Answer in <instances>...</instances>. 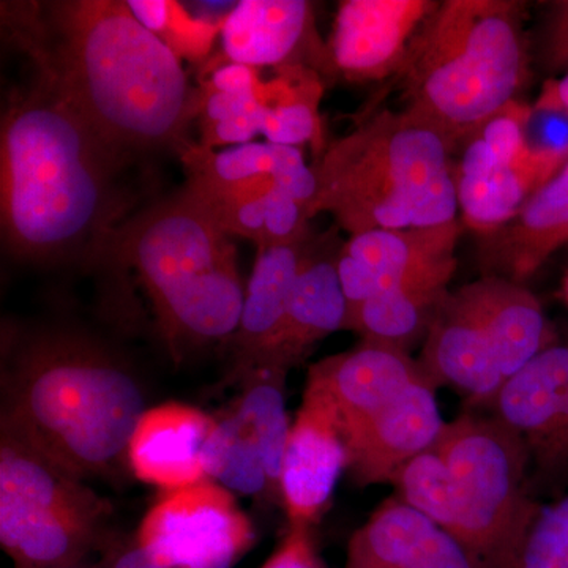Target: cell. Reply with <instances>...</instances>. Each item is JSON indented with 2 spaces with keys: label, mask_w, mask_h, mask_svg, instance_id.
I'll return each instance as SVG.
<instances>
[{
  "label": "cell",
  "mask_w": 568,
  "mask_h": 568,
  "mask_svg": "<svg viewBox=\"0 0 568 568\" xmlns=\"http://www.w3.org/2000/svg\"><path fill=\"white\" fill-rule=\"evenodd\" d=\"M435 448L455 481V538L481 568H507L540 507L529 496L525 437L491 414L467 410L446 422Z\"/></svg>",
  "instance_id": "52a82bcc"
},
{
  "label": "cell",
  "mask_w": 568,
  "mask_h": 568,
  "mask_svg": "<svg viewBox=\"0 0 568 568\" xmlns=\"http://www.w3.org/2000/svg\"><path fill=\"white\" fill-rule=\"evenodd\" d=\"M254 540L252 519L212 478L163 491L134 536L164 568H233Z\"/></svg>",
  "instance_id": "ba28073f"
},
{
  "label": "cell",
  "mask_w": 568,
  "mask_h": 568,
  "mask_svg": "<svg viewBox=\"0 0 568 568\" xmlns=\"http://www.w3.org/2000/svg\"><path fill=\"white\" fill-rule=\"evenodd\" d=\"M220 37L230 62L275 70L301 65L334 77L327 44L317 36L315 9L305 0H242Z\"/></svg>",
  "instance_id": "4fadbf2b"
},
{
  "label": "cell",
  "mask_w": 568,
  "mask_h": 568,
  "mask_svg": "<svg viewBox=\"0 0 568 568\" xmlns=\"http://www.w3.org/2000/svg\"><path fill=\"white\" fill-rule=\"evenodd\" d=\"M347 312L349 302L339 283L336 256H323L312 250L278 332L246 369L261 364L291 369L302 364L321 339L345 331Z\"/></svg>",
  "instance_id": "7402d4cb"
},
{
  "label": "cell",
  "mask_w": 568,
  "mask_h": 568,
  "mask_svg": "<svg viewBox=\"0 0 568 568\" xmlns=\"http://www.w3.org/2000/svg\"><path fill=\"white\" fill-rule=\"evenodd\" d=\"M2 24L31 59L37 80L125 162L163 149L179 155L192 144L200 89L126 2H3Z\"/></svg>",
  "instance_id": "6da1fadb"
},
{
  "label": "cell",
  "mask_w": 568,
  "mask_h": 568,
  "mask_svg": "<svg viewBox=\"0 0 568 568\" xmlns=\"http://www.w3.org/2000/svg\"><path fill=\"white\" fill-rule=\"evenodd\" d=\"M523 13L515 0L439 2L396 74L407 114L452 152L517 102L529 71Z\"/></svg>",
  "instance_id": "277c9868"
},
{
  "label": "cell",
  "mask_w": 568,
  "mask_h": 568,
  "mask_svg": "<svg viewBox=\"0 0 568 568\" xmlns=\"http://www.w3.org/2000/svg\"><path fill=\"white\" fill-rule=\"evenodd\" d=\"M0 511L71 519L103 529L104 497L13 437L0 435Z\"/></svg>",
  "instance_id": "e0dca14e"
},
{
  "label": "cell",
  "mask_w": 568,
  "mask_h": 568,
  "mask_svg": "<svg viewBox=\"0 0 568 568\" xmlns=\"http://www.w3.org/2000/svg\"><path fill=\"white\" fill-rule=\"evenodd\" d=\"M452 293L487 336L506 379L558 343L544 306L525 284L488 275Z\"/></svg>",
  "instance_id": "d6986e66"
},
{
  "label": "cell",
  "mask_w": 568,
  "mask_h": 568,
  "mask_svg": "<svg viewBox=\"0 0 568 568\" xmlns=\"http://www.w3.org/2000/svg\"><path fill=\"white\" fill-rule=\"evenodd\" d=\"M567 398L568 342H558L507 377L488 407L529 443L547 429Z\"/></svg>",
  "instance_id": "cb8c5ba5"
},
{
  "label": "cell",
  "mask_w": 568,
  "mask_h": 568,
  "mask_svg": "<svg viewBox=\"0 0 568 568\" xmlns=\"http://www.w3.org/2000/svg\"><path fill=\"white\" fill-rule=\"evenodd\" d=\"M220 33L222 24L194 17L183 3L171 0L170 21L162 40L181 61L204 62Z\"/></svg>",
  "instance_id": "1f68e13d"
},
{
  "label": "cell",
  "mask_w": 568,
  "mask_h": 568,
  "mask_svg": "<svg viewBox=\"0 0 568 568\" xmlns=\"http://www.w3.org/2000/svg\"><path fill=\"white\" fill-rule=\"evenodd\" d=\"M463 142L465 151L454 163L455 189L462 223L477 235L510 222L530 194L568 162V149L511 151L478 130Z\"/></svg>",
  "instance_id": "30bf717a"
},
{
  "label": "cell",
  "mask_w": 568,
  "mask_h": 568,
  "mask_svg": "<svg viewBox=\"0 0 568 568\" xmlns=\"http://www.w3.org/2000/svg\"><path fill=\"white\" fill-rule=\"evenodd\" d=\"M452 153L405 110L379 111L324 152L310 215L331 213L351 235L455 222Z\"/></svg>",
  "instance_id": "8992f818"
},
{
  "label": "cell",
  "mask_w": 568,
  "mask_h": 568,
  "mask_svg": "<svg viewBox=\"0 0 568 568\" xmlns=\"http://www.w3.org/2000/svg\"><path fill=\"white\" fill-rule=\"evenodd\" d=\"M260 73L244 63L227 62L213 69L211 77L201 82L209 89L226 93H254L261 85Z\"/></svg>",
  "instance_id": "74e56055"
},
{
  "label": "cell",
  "mask_w": 568,
  "mask_h": 568,
  "mask_svg": "<svg viewBox=\"0 0 568 568\" xmlns=\"http://www.w3.org/2000/svg\"><path fill=\"white\" fill-rule=\"evenodd\" d=\"M567 244L568 162L530 194L510 222L478 235L481 276H503L525 284Z\"/></svg>",
  "instance_id": "ac0fdd59"
},
{
  "label": "cell",
  "mask_w": 568,
  "mask_h": 568,
  "mask_svg": "<svg viewBox=\"0 0 568 568\" xmlns=\"http://www.w3.org/2000/svg\"><path fill=\"white\" fill-rule=\"evenodd\" d=\"M347 465L349 452L335 406L323 392L305 386L280 477V500L290 526L315 528Z\"/></svg>",
  "instance_id": "7c38bea8"
},
{
  "label": "cell",
  "mask_w": 568,
  "mask_h": 568,
  "mask_svg": "<svg viewBox=\"0 0 568 568\" xmlns=\"http://www.w3.org/2000/svg\"><path fill=\"white\" fill-rule=\"evenodd\" d=\"M312 250L310 239L301 244L257 250L252 275L245 286L241 323L230 339L234 355L230 379L234 383L278 332L295 283Z\"/></svg>",
  "instance_id": "603a6c76"
},
{
  "label": "cell",
  "mask_w": 568,
  "mask_h": 568,
  "mask_svg": "<svg viewBox=\"0 0 568 568\" xmlns=\"http://www.w3.org/2000/svg\"><path fill=\"white\" fill-rule=\"evenodd\" d=\"M126 7L142 28L162 39L170 21L171 0H126Z\"/></svg>",
  "instance_id": "f35d334b"
},
{
  "label": "cell",
  "mask_w": 568,
  "mask_h": 568,
  "mask_svg": "<svg viewBox=\"0 0 568 568\" xmlns=\"http://www.w3.org/2000/svg\"><path fill=\"white\" fill-rule=\"evenodd\" d=\"M310 220L312 216H310L306 205L298 203L295 197L274 185L264 200V248L295 245L308 241Z\"/></svg>",
  "instance_id": "d6a6232c"
},
{
  "label": "cell",
  "mask_w": 568,
  "mask_h": 568,
  "mask_svg": "<svg viewBox=\"0 0 568 568\" xmlns=\"http://www.w3.org/2000/svg\"><path fill=\"white\" fill-rule=\"evenodd\" d=\"M448 290H392L349 305L345 331L405 349L426 336Z\"/></svg>",
  "instance_id": "484cf974"
},
{
  "label": "cell",
  "mask_w": 568,
  "mask_h": 568,
  "mask_svg": "<svg viewBox=\"0 0 568 568\" xmlns=\"http://www.w3.org/2000/svg\"><path fill=\"white\" fill-rule=\"evenodd\" d=\"M345 568H481L457 538L395 496L347 544Z\"/></svg>",
  "instance_id": "2e32d148"
},
{
  "label": "cell",
  "mask_w": 568,
  "mask_h": 568,
  "mask_svg": "<svg viewBox=\"0 0 568 568\" xmlns=\"http://www.w3.org/2000/svg\"><path fill=\"white\" fill-rule=\"evenodd\" d=\"M145 410L133 369L93 336L3 331L0 435L82 480L118 477Z\"/></svg>",
  "instance_id": "3957f363"
},
{
  "label": "cell",
  "mask_w": 568,
  "mask_h": 568,
  "mask_svg": "<svg viewBox=\"0 0 568 568\" xmlns=\"http://www.w3.org/2000/svg\"><path fill=\"white\" fill-rule=\"evenodd\" d=\"M324 84L321 74L308 67H284L276 77L261 82L264 104L263 130L267 142L298 148L312 142L315 151L323 144L320 103Z\"/></svg>",
  "instance_id": "d4e9b609"
},
{
  "label": "cell",
  "mask_w": 568,
  "mask_h": 568,
  "mask_svg": "<svg viewBox=\"0 0 568 568\" xmlns=\"http://www.w3.org/2000/svg\"><path fill=\"white\" fill-rule=\"evenodd\" d=\"M312 529L290 526L282 545L261 568H327L317 555Z\"/></svg>",
  "instance_id": "d590c367"
},
{
  "label": "cell",
  "mask_w": 568,
  "mask_h": 568,
  "mask_svg": "<svg viewBox=\"0 0 568 568\" xmlns=\"http://www.w3.org/2000/svg\"><path fill=\"white\" fill-rule=\"evenodd\" d=\"M436 390L428 379L418 381L375 416L343 433L347 473L357 487L390 484L406 463L436 446L446 425Z\"/></svg>",
  "instance_id": "5bb4252c"
},
{
  "label": "cell",
  "mask_w": 568,
  "mask_h": 568,
  "mask_svg": "<svg viewBox=\"0 0 568 568\" xmlns=\"http://www.w3.org/2000/svg\"><path fill=\"white\" fill-rule=\"evenodd\" d=\"M536 110L562 112L568 115V73L560 80L548 81L541 89L536 103Z\"/></svg>",
  "instance_id": "ab89813d"
},
{
  "label": "cell",
  "mask_w": 568,
  "mask_h": 568,
  "mask_svg": "<svg viewBox=\"0 0 568 568\" xmlns=\"http://www.w3.org/2000/svg\"><path fill=\"white\" fill-rule=\"evenodd\" d=\"M286 145L272 142H248L216 152L215 149L190 144L179 156L185 166L189 181L207 183V185H234L271 175L274 178Z\"/></svg>",
  "instance_id": "f546056e"
},
{
  "label": "cell",
  "mask_w": 568,
  "mask_h": 568,
  "mask_svg": "<svg viewBox=\"0 0 568 568\" xmlns=\"http://www.w3.org/2000/svg\"><path fill=\"white\" fill-rule=\"evenodd\" d=\"M215 425L216 418L182 403L151 407L130 439V470L138 480L163 491L204 480L203 452Z\"/></svg>",
  "instance_id": "ffe728a7"
},
{
  "label": "cell",
  "mask_w": 568,
  "mask_h": 568,
  "mask_svg": "<svg viewBox=\"0 0 568 568\" xmlns=\"http://www.w3.org/2000/svg\"><path fill=\"white\" fill-rule=\"evenodd\" d=\"M390 485L395 488L396 499L455 537L458 526L455 481L435 447L406 463L392 478Z\"/></svg>",
  "instance_id": "f1b7e54d"
},
{
  "label": "cell",
  "mask_w": 568,
  "mask_h": 568,
  "mask_svg": "<svg viewBox=\"0 0 568 568\" xmlns=\"http://www.w3.org/2000/svg\"><path fill=\"white\" fill-rule=\"evenodd\" d=\"M55 568H93L88 566V564H78V566H67V567H55Z\"/></svg>",
  "instance_id": "b9f144b4"
},
{
  "label": "cell",
  "mask_w": 568,
  "mask_h": 568,
  "mask_svg": "<svg viewBox=\"0 0 568 568\" xmlns=\"http://www.w3.org/2000/svg\"><path fill=\"white\" fill-rule=\"evenodd\" d=\"M545 58L549 69L568 73V0L549 6Z\"/></svg>",
  "instance_id": "8d00e7d4"
},
{
  "label": "cell",
  "mask_w": 568,
  "mask_h": 568,
  "mask_svg": "<svg viewBox=\"0 0 568 568\" xmlns=\"http://www.w3.org/2000/svg\"><path fill=\"white\" fill-rule=\"evenodd\" d=\"M507 568H568V495L540 504Z\"/></svg>",
  "instance_id": "4dcf8cb0"
},
{
  "label": "cell",
  "mask_w": 568,
  "mask_h": 568,
  "mask_svg": "<svg viewBox=\"0 0 568 568\" xmlns=\"http://www.w3.org/2000/svg\"><path fill=\"white\" fill-rule=\"evenodd\" d=\"M205 476L239 495L271 493L260 444L252 426L233 409L216 418L203 452Z\"/></svg>",
  "instance_id": "83f0119b"
},
{
  "label": "cell",
  "mask_w": 568,
  "mask_h": 568,
  "mask_svg": "<svg viewBox=\"0 0 568 568\" xmlns=\"http://www.w3.org/2000/svg\"><path fill=\"white\" fill-rule=\"evenodd\" d=\"M462 220L407 230L351 235L336 253V271L349 305L392 290H448L457 272Z\"/></svg>",
  "instance_id": "9c48e42d"
},
{
  "label": "cell",
  "mask_w": 568,
  "mask_h": 568,
  "mask_svg": "<svg viewBox=\"0 0 568 568\" xmlns=\"http://www.w3.org/2000/svg\"><path fill=\"white\" fill-rule=\"evenodd\" d=\"M433 0H345L335 14L327 51L332 74L347 81H383L405 67Z\"/></svg>",
  "instance_id": "8fae6325"
},
{
  "label": "cell",
  "mask_w": 568,
  "mask_h": 568,
  "mask_svg": "<svg viewBox=\"0 0 568 568\" xmlns=\"http://www.w3.org/2000/svg\"><path fill=\"white\" fill-rule=\"evenodd\" d=\"M422 373L436 388H454L474 407H488L504 377L487 336L448 291L424 339Z\"/></svg>",
  "instance_id": "44dd1931"
},
{
  "label": "cell",
  "mask_w": 568,
  "mask_h": 568,
  "mask_svg": "<svg viewBox=\"0 0 568 568\" xmlns=\"http://www.w3.org/2000/svg\"><path fill=\"white\" fill-rule=\"evenodd\" d=\"M537 473L556 477L568 469V398L544 433L528 443Z\"/></svg>",
  "instance_id": "836d02e7"
},
{
  "label": "cell",
  "mask_w": 568,
  "mask_h": 568,
  "mask_svg": "<svg viewBox=\"0 0 568 568\" xmlns=\"http://www.w3.org/2000/svg\"><path fill=\"white\" fill-rule=\"evenodd\" d=\"M287 373L290 369L283 366L261 364L235 381L241 384L242 394L234 409L252 426L271 481V495L275 497H280L284 450L293 426L286 410Z\"/></svg>",
  "instance_id": "4316f807"
},
{
  "label": "cell",
  "mask_w": 568,
  "mask_h": 568,
  "mask_svg": "<svg viewBox=\"0 0 568 568\" xmlns=\"http://www.w3.org/2000/svg\"><path fill=\"white\" fill-rule=\"evenodd\" d=\"M426 379L417 358L399 347L362 342L346 353L310 366L306 386L323 392L335 406L343 433L395 402Z\"/></svg>",
  "instance_id": "9a60e30c"
},
{
  "label": "cell",
  "mask_w": 568,
  "mask_h": 568,
  "mask_svg": "<svg viewBox=\"0 0 568 568\" xmlns=\"http://www.w3.org/2000/svg\"><path fill=\"white\" fill-rule=\"evenodd\" d=\"M263 118L264 104L260 102L227 121L200 126L201 140L197 144L205 149L248 144L263 130Z\"/></svg>",
  "instance_id": "e575fe53"
},
{
  "label": "cell",
  "mask_w": 568,
  "mask_h": 568,
  "mask_svg": "<svg viewBox=\"0 0 568 568\" xmlns=\"http://www.w3.org/2000/svg\"><path fill=\"white\" fill-rule=\"evenodd\" d=\"M129 164L36 78L2 115L6 252L22 263L108 264L115 234L130 219L119 181Z\"/></svg>",
  "instance_id": "7a4b0ae2"
},
{
  "label": "cell",
  "mask_w": 568,
  "mask_h": 568,
  "mask_svg": "<svg viewBox=\"0 0 568 568\" xmlns=\"http://www.w3.org/2000/svg\"><path fill=\"white\" fill-rule=\"evenodd\" d=\"M562 294H564V298H566V302L568 305V271L566 274V278H564V282H562Z\"/></svg>",
  "instance_id": "60d3db41"
},
{
  "label": "cell",
  "mask_w": 568,
  "mask_h": 568,
  "mask_svg": "<svg viewBox=\"0 0 568 568\" xmlns=\"http://www.w3.org/2000/svg\"><path fill=\"white\" fill-rule=\"evenodd\" d=\"M108 264L136 272L175 361L237 332L245 301L237 253L186 186L130 216Z\"/></svg>",
  "instance_id": "5b68a950"
}]
</instances>
